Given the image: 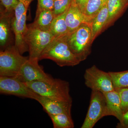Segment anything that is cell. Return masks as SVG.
Segmentation results:
<instances>
[{
	"label": "cell",
	"mask_w": 128,
	"mask_h": 128,
	"mask_svg": "<svg viewBox=\"0 0 128 128\" xmlns=\"http://www.w3.org/2000/svg\"><path fill=\"white\" fill-rule=\"evenodd\" d=\"M118 92L121 102V109L123 113L128 110V88L116 89Z\"/></svg>",
	"instance_id": "23"
},
{
	"label": "cell",
	"mask_w": 128,
	"mask_h": 128,
	"mask_svg": "<svg viewBox=\"0 0 128 128\" xmlns=\"http://www.w3.org/2000/svg\"><path fill=\"white\" fill-rule=\"evenodd\" d=\"M54 38L50 32L42 31L31 24L28 25L24 41L28 48V58L39 60L43 51Z\"/></svg>",
	"instance_id": "5"
},
{
	"label": "cell",
	"mask_w": 128,
	"mask_h": 128,
	"mask_svg": "<svg viewBox=\"0 0 128 128\" xmlns=\"http://www.w3.org/2000/svg\"><path fill=\"white\" fill-rule=\"evenodd\" d=\"M28 57H24L15 44L0 52V76L15 77Z\"/></svg>",
	"instance_id": "6"
},
{
	"label": "cell",
	"mask_w": 128,
	"mask_h": 128,
	"mask_svg": "<svg viewBox=\"0 0 128 128\" xmlns=\"http://www.w3.org/2000/svg\"><path fill=\"white\" fill-rule=\"evenodd\" d=\"M33 0H18L14 10L12 19V26L15 36V45L22 54L28 51L24 41V36L27 28L26 24L28 6Z\"/></svg>",
	"instance_id": "4"
},
{
	"label": "cell",
	"mask_w": 128,
	"mask_h": 128,
	"mask_svg": "<svg viewBox=\"0 0 128 128\" xmlns=\"http://www.w3.org/2000/svg\"><path fill=\"white\" fill-rule=\"evenodd\" d=\"M54 128H73L74 124L71 114L61 113L49 115Z\"/></svg>",
	"instance_id": "19"
},
{
	"label": "cell",
	"mask_w": 128,
	"mask_h": 128,
	"mask_svg": "<svg viewBox=\"0 0 128 128\" xmlns=\"http://www.w3.org/2000/svg\"><path fill=\"white\" fill-rule=\"evenodd\" d=\"M0 93L36 100L40 96L15 77L0 76Z\"/></svg>",
	"instance_id": "9"
},
{
	"label": "cell",
	"mask_w": 128,
	"mask_h": 128,
	"mask_svg": "<svg viewBox=\"0 0 128 128\" xmlns=\"http://www.w3.org/2000/svg\"><path fill=\"white\" fill-rule=\"evenodd\" d=\"M108 116L106 102L102 92L92 91L88 111L81 128H92L103 117Z\"/></svg>",
	"instance_id": "8"
},
{
	"label": "cell",
	"mask_w": 128,
	"mask_h": 128,
	"mask_svg": "<svg viewBox=\"0 0 128 128\" xmlns=\"http://www.w3.org/2000/svg\"><path fill=\"white\" fill-rule=\"evenodd\" d=\"M68 34L54 38L41 54L39 60H51L62 67L73 66L80 64V61L69 47L67 42Z\"/></svg>",
	"instance_id": "1"
},
{
	"label": "cell",
	"mask_w": 128,
	"mask_h": 128,
	"mask_svg": "<svg viewBox=\"0 0 128 128\" xmlns=\"http://www.w3.org/2000/svg\"><path fill=\"white\" fill-rule=\"evenodd\" d=\"M108 17L104 31L113 25L128 7V0H108Z\"/></svg>",
	"instance_id": "14"
},
{
	"label": "cell",
	"mask_w": 128,
	"mask_h": 128,
	"mask_svg": "<svg viewBox=\"0 0 128 128\" xmlns=\"http://www.w3.org/2000/svg\"><path fill=\"white\" fill-rule=\"evenodd\" d=\"M14 12L6 11L0 7V50L12 45V34H14L12 26V19Z\"/></svg>",
	"instance_id": "11"
},
{
	"label": "cell",
	"mask_w": 128,
	"mask_h": 128,
	"mask_svg": "<svg viewBox=\"0 0 128 128\" xmlns=\"http://www.w3.org/2000/svg\"><path fill=\"white\" fill-rule=\"evenodd\" d=\"M85 84L92 91L108 92L115 90L109 72H105L93 65L85 71Z\"/></svg>",
	"instance_id": "7"
},
{
	"label": "cell",
	"mask_w": 128,
	"mask_h": 128,
	"mask_svg": "<svg viewBox=\"0 0 128 128\" xmlns=\"http://www.w3.org/2000/svg\"><path fill=\"white\" fill-rule=\"evenodd\" d=\"M106 102L108 116H114L121 121L124 113L121 109V102L118 92L116 90L104 92Z\"/></svg>",
	"instance_id": "15"
},
{
	"label": "cell",
	"mask_w": 128,
	"mask_h": 128,
	"mask_svg": "<svg viewBox=\"0 0 128 128\" xmlns=\"http://www.w3.org/2000/svg\"><path fill=\"white\" fill-rule=\"evenodd\" d=\"M39 60L38 59L28 58L15 78L25 82L37 80L51 81L54 78L44 72L38 64Z\"/></svg>",
	"instance_id": "10"
},
{
	"label": "cell",
	"mask_w": 128,
	"mask_h": 128,
	"mask_svg": "<svg viewBox=\"0 0 128 128\" xmlns=\"http://www.w3.org/2000/svg\"><path fill=\"white\" fill-rule=\"evenodd\" d=\"M108 17L106 4L99 11L92 20L91 25L92 42L104 31Z\"/></svg>",
	"instance_id": "17"
},
{
	"label": "cell",
	"mask_w": 128,
	"mask_h": 128,
	"mask_svg": "<svg viewBox=\"0 0 128 128\" xmlns=\"http://www.w3.org/2000/svg\"><path fill=\"white\" fill-rule=\"evenodd\" d=\"M115 90L128 88V70L119 72H110Z\"/></svg>",
	"instance_id": "21"
},
{
	"label": "cell",
	"mask_w": 128,
	"mask_h": 128,
	"mask_svg": "<svg viewBox=\"0 0 128 128\" xmlns=\"http://www.w3.org/2000/svg\"><path fill=\"white\" fill-rule=\"evenodd\" d=\"M116 128H128V110L124 114L122 120L118 124Z\"/></svg>",
	"instance_id": "26"
},
{
	"label": "cell",
	"mask_w": 128,
	"mask_h": 128,
	"mask_svg": "<svg viewBox=\"0 0 128 128\" xmlns=\"http://www.w3.org/2000/svg\"><path fill=\"white\" fill-rule=\"evenodd\" d=\"M36 100L42 105L48 115L61 113L71 114L72 102L54 100L41 96Z\"/></svg>",
	"instance_id": "13"
},
{
	"label": "cell",
	"mask_w": 128,
	"mask_h": 128,
	"mask_svg": "<svg viewBox=\"0 0 128 128\" xmlns=\"http://www.w3.org/2000/svg\"><path fill=\"white\" fill-rule=\"evenodd\" d=\"M73 0H54L53 12L55 16L63 14L69 9Z\"/></svg>",
	"instance_id": "22"
},
{
	"label": "cell",
	"mask_w": 128,
	"mask_h": 128,
	"mask_svg": "<svg viewBox=\"0 0 128 128\" xmlns=\"http://www.w3.org/2000/svg\"><path fill=\"white\" fill-rule=\"evenodd\" d=\"M108 0H89L88 2L84 12L90 22L102 7L107 3Z\"/></svg>",
	"instance_id": "20"
},
{
	"label": "cell",
	"mask_w": 128,
	"mask_h": 128,
	"mask_svg": "<svg viewBox=\"0 0 128 128\" xmlns=\"http://www.w3.org/2000/svg\"><path fill=\"white\" fill-rule=\"evenodd\" d=\"M66 21L69 34L73 32L83 24H88L91 26V22L81 11L74 0L67 10Z\"/></svg>",
	"instance_id": "12"
},
{
	"label": "cell",
	"mask_w": 128,
	"mask_h": 128,
	"mask_svg": "<svg viewBox=\"0 0 128 128\" xmlns=\"http://www.w3.org/2000/svg\"><path fill=\"white\" fill-rule=\"evenodd\" d=\"M67 10L63 14L56 16L52 22L50 32L54 38L69 34L66 21Z\"/></svg>",
	"instance_id": "18"
},
{
	"label": "cell",
	"mask_w": 128,
	"mask_h": 128,
	"mask_svg": "<svg viewBox=\"0 0 128 128\" xmlns=\"http://www.w3.org/2000/svg\"><path fill=\"white\" fill-rule=\"evenodd\" d=\"M88 1L89 0H74L76 4L84 14Z\"/></svg>",
	"instance_id": "27"
},
{
	"label": "cell",
	"mask_w": 128,
	"mask_h": 128,
	"mask_svg": "<svg viewBox=\"0 0 128 128\" xmlns=\"http://www.w3.org/2000/svg\"><path fill=\"white\" fill-rule=\"evenodd\" d=\"M1 4L8 12H14L18 3V0H0Z\"/></svg>",
	"instance_id": "24"
},
{
	"label": "cell",
	"mask_w": 128,
	"mask_h": 128,
	"mask_svg": "<svg viewBox=\"0 0 128 128\" xmlns=\"http://www.w3.org/2000/svg\"><path fill=\"white\" fill-rule=\"evenodd\" d=\"M54 17L53 11L37 9L35 19L31 24L42 31L50 32L51 24Z\"/></svg>",
	"instance_id": "16"
},
{
	"label": "cell",
	"mask_w": 128,
	"mask_h": 128,
	"mask_svg": "<svg viewBox=\"0 0 128 128\" xmlns=\"http://www.w3.org/2000/svg\"><path fill=\"white\" fill-rule=\"evenodd\" d=\"M67 42L72 53L80 62L85 60L91 52V26L83 24L69 34Z\"/></svg>",
	"instance_id": "3"
},
{
	"label": "cell",
	"mask_w": 128,
	"mask_h": 128,
	"mask_svg": "<svg viewBox=\"0 0 128 128\" xmlns=\"http://www.w3.org/2000/svg\"><path fill=\"white\" fill-rule=\"evenodd\" d=\"M25 83L40 96L54 100L72 102L70 84L66 81L54 79L50 82L37 80Z\"/></svg>",
	"instance_id": "2"
},
{
	"label": "cell",
	"mask_w": 128,
	"mask_h": 128,
	"mask_svg": "<svg viewBox=\"0 0 128 128\" xmlns=\"http://www.w3.org/2000/svg\"><path fill=\"white\" fill-rule=\"evenodd\" d=\"M38 9H46L53 11L54 0H38Z\"/></svg>",
	"instance_id": "25"
}]
</instances>
